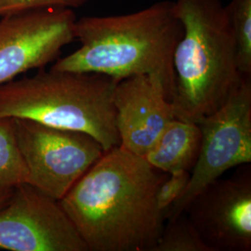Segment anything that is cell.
Here are the masks:
<instances>
[{"instance_id":"cell-1","label":"cell","mask_w":251,"mask_h":251,"mask_svg":"<svg viewBox=\"0 0 251 251\" xmlns=\"http://www.w3.org/2000/svg\"><path fill=\"white\" fill-rule=\"evenodd\" d=\"M166 176L118 145L59 202L88 251H153L165 225L155 194Z\"/></svg>"},{"instance_id":"cell-2","label":"cell","mask_w":251,"mask_h":251,"mask_svg":"<svg viewBox=\"0 0 251 251\" xmlns=\"http://www.w3.org/2000/svg\"><path fill=\"white\" fill-rule=\"evenodd\" d=\"M183 34L175 3L162 0L140 11L76 20L75 39L80 48L58 59L56 71L96 73L118 80L148 75L161 79L172 100L174 51Z\"/></svg>"},{"instance_id":"cell-3","label":"cell","mask_w":251,"mask_h":251,"mask_svg":"<svg viewBox=\"0 0 251 251\" xmlns=\"http://www.w3.org/2000/svg\"><path fill=\"white\" fill-rule=\"evenodd\" d=\"M183 34L174 51L175 117L198 123L222 107L244 78L227 7L221 0H176Z\"/></svg>"},{"instance_id":"cell-4","label":"cell","mask_w":251,"mask_h":251,"mask_svg":"<svg viewBox=\"0 0 251 251\" xmlns=\"http://www.w3.org/2000/svg\"><path fill=\"white\" fill-rule=\"evenodd\" d=\"M118 79L39 69L0 85V117L26 118L93 137L104 152L120 145L113 93Z\"/></svg>"},{"instance_id":"cell-5","label":"cell","mask_w":251,"mask_h":251,"mask_svg":"<svg viewBox=\"0 0 251 251\" xmlns=\"http://www.w3.org/2000/svg\"><path fill=\"white\" fill-rule=\"evenodd\" d=\"M19 151L28 171L26 183L61 200L104 153L89 134L13 118Z\"/></svg>"},{"instance_id":"cell-6","label":"cell","mask_w":251,"mask_h":251,"mask_svg":"<svg viewBox=\"0 0 251 251\" xmlns=\"http://www.w3.org/2000/svg\"><path fill=\"white\" fill-rule=\"evenodd\" d=\"M198 124L202 141L198 160L190 173L186 189L171 206L166 221L183 213L198 193L226 171L251 163V77L244 78L225 104Z\"/></svg>"},{"instance_id":"cell-7","label":"cell","mask_w":251,"mask_h":251,"mask_svg":"<svg viewBox=\"0 0 251 251\" xmlns=\"http://www.w3.org/2000/svg\"><path fill=\"white\" fill-rule=\"evenodd\" d=\"M72 9L49 7L1 17L0 85L19 75L42 69L75 40Z\"/></svg>"},{"instance_id":"cell-8","label":"cell","mask_w":251,"mask_h":251,"mask_svg":"<svg viewBox=\"0 0 251 251\" xmlns=\"http://www.w3.org/2000/svg\"><path fill=\"white\" fill-rule=\"evenodd\" d=\"M0 249L10 251H88L59 200L21 183L0 209Z\"/></svg>"},{"instance_id":"cell-9","label":"cell","mask_w":251,"mask_h":251,"mask_svg":"<svg viewBox=\"0 0 251 251\" xmlns=\"http://www.w3.org/2000/svg\"><path fill=\"white\" fill-rule=\"evenodd\" d=\"M183 213L209 251H251V170L210 183Z\"/></svg>"},{"instance_id":"cell-10","label":"cell","mask_w":251,"mask_h":251,"mask_svg":"<svg viewBox=\"0 0 251 251\" xmlns=\"http://www.w3.org/2000/svg\"><path fill=\"white\" fill-rule=\"evenodd\" d=\"M113 103L120 145L141 156L151 150L165 126L176 117L163 82L154 75L118 81Z\"/></svg>"},{"instance_id":"cell-11","label":"cell","mask_w":251,"mask_h":251,"mask_svg":"<svg viewBox=\"0 0 251 251\" xmlns=\"http://www.w3.org/2000/svg\"><path fill=\"white\" fill-rule=\"evenodd\" d=\"M202 132L195 121L175 117L165 126L155 144L144 157L166 174L191 172L198 160Z\"/></svg>"},{"instance_id":"cell-12","label":"cell","mask_w":251,"mask_h":251,"mask_svg":"<svg viewBox=\"0 0 251 251\" xmlns=\"http://www.w3.org/2000/svg\"><path fill=\"white\" fill-rule=\"evenodd\" d=\"M28 171L19 151L13 118L0 117V189L27 182Z\"/></svg>"},{"instance_id":"cell-13","label":"cell","mask_w":251,"mask_h":251,"mask_svg":"<svg viewBox=\"0 0 251 251\" xmlns=\"http://www.w3.org/2000/svg\"><path fill=\"white\" fill-rule=\"evenodd\" d=\"M165 223L153 251H210L185 213Z\"/></svg>"},{"instance_id":"cell-14","label":"cell","mask_w":251,"mask_h":251,"mask_svg":"<svg viewBox=\"0 0 251 251\" xmlns=\"http://www.w3.org/2000/svg\"><path fill=\"white\" fill-rule=\"evenodd\" d=\"M226 7L235 36L239 72L251 77V0H232Z\"/></svg>"},{"instance_id":"cell-15","label":"cell","mask_w":251,"mask_h":251,"mask_svg":"<svg viewBox=\"0 0 251 251\" xmlns=\"http://www.w3.org/2000/svg\"><path fill=\"white\" fill-rule=\"evenodd\" d=\"M190 173L189 171H179L167 174L158 185L155 194V206L164 222L171 206L179 200L186 189Z\"/></svg>"},{"instance_id":"cell-16","label":"cell","mask_w":251,"mask_h":251,"mask_svg":"<svg viewBox=\"0 0 251 251\" xmlns=\"http://www.w3.org/2000/svg\"><path fill=\"white\" fill-rule=\"evenodd\" d=\"M90 0H0V17L28 9L49 7L80 8Z\"/></svg>"},{"instance_id":"cell-17","label":"cell","mask_w":251,"mask_h":251,"mask_svg":"<svg viewBox=\"0 0 251 251\" xmlns=\"http://www.w3.org/2000/svg\"><path fill=\"white\" fill-rule=\"evenodd\" d=\"M12 192L13 188L0 189V209L8 204Z\"/></svg>"}]
</instances>
